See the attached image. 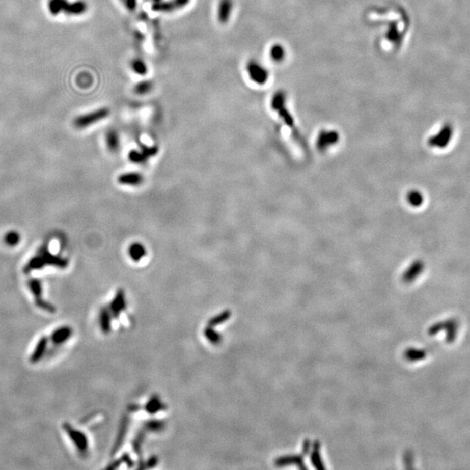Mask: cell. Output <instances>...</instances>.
I'll return each mask as SVG.
<instances>
[{
    "instance_id": "obj_14",
    "label": "cell",
    "mask_w": 470,
    "mask_h": 470,
    "mask_svg": "<svg viewBox=\"0 0 470 470\" xmlns=\"http://www.w3.org/2000/svg\"><path fill=\"white\" fill-rule=\"evenodd\" d=\"M438 326L444 327L447 330V341L448 342H452L455 341V336L457 333V322L455 320L447 321L444 323H438Z\"/></svg>"
},
{
    "instance_id": "obj_5",
    "label": "cell",
    "mask_w": 470,
    "mask_h": 470,
    "mask_svg": "<svg viewBox=\"0 0 470 470\" xmlns=\"http://www.w3.org/2000/svg\"><path fill=\"white\" fill-rule=\"evenodd\" d=\"M190 1L191 0H162L158 3L152 4V10L155 12L171 13L185 8L188 6Z\"/></svg>"
},
{
    "instance_id": "obj_16",
    "label": "cell",
    "mask_w": 470,
    "mask_h": 470,
    "mask_svg": "<svg viewBox=\"0 0 470 470\" xmlns=\"http://www.w3.org/2000/svg\"><path fill=\"white\" fill-rule=\"evenodd\" d=\"M69 433L73 441L78 445L79 450L82 452H86L87 450L88 444H87V438L85 436V434L79 433L78 431H73L72 429H70Z\"/></svg>"
},
{
    "instance_id": "obj_7",
    "label": "cell",
    "mask_w": 470,
    "mask_h": 470,
    "mask_svg": "<svg viewBox=\"0 0 470 470\" xmlns=\"http://www.w3.org/2000/svg\"><path fill=\"white\" fill-rule=\"evenodd\" d=\"M452 127L449 125H446L441 128L439 133L430 139L429 144L433 147H440V148L447 147L452 138Z\"/></svg>"
},
{
    "instance_id": "obj_24",
    "label": "cell",
    "mask_w": 470,
    "mask_h": 470,
    "mask_svg": "<svg viewBox=\"0 0 470 470\" xmlns=\"http://www.w3.org/2000/svg\"><path fill=\"white\" fill-rule=\"evenodd\" d=\"M128 12H134L138 7V0H120Z\"/></svg>"
},
{
    "instance_id": "obj_27",
    "label": "cell",
    "mask_w": 470,
    "mask_h": 470,
    "mask_svg": "<svg viewBox=\"0 0 470 470\" xmlns=\"http://www.w3.org/2000/svg\"><path fill=\"white\" fill-rule=\"evenodd\" d=\"M162 427L161 422H156L154 421L153 422H150L148 423V428H149L151 431H159L161 430Z\"/></svg>"
},
{
    "instance_id": "obj_17",
    "label": "cell",
    "mask_w": 470,
    "mask_h": 470,
    "mask_svg": "<svg viewBox=\"0 0 470 470\" xmlns=\"http://www.w3.org/2000/svg\"><path fill=\"white\" fill-rule=\"evenodd\" d=\"M164 408V405L161 401L157 396H154L150 399L149 401L146 405V410L149 413H156L161 411Z\"/></svg>"
},
{
    "instance_id": "obj_21",
    "label": "cell",
    "mask_w": 470,
    "mask_h": 470,
    "mask_svg": "<svg viewBox=\"0 0 470 470\" xmlns=\"http://www.w3.org/2000/svg\"><path fill=\"white\" fill-rule=\"evenodd\" d=\"M231 316V312L229 311H224L219 314L217 316H214V317L212 318L210 320L209 323L210 326H216V325H220L222 323H224L225 321H228V319L230 318Z\"/></svg>"
},
{
    "instance_id": "obj_23",
    "label": "cell",
    "mask_w": 470,
    "mask_h": 470,
    "mask_svg": "<svg viewBox=\"0 0 470 470\" xmlns=\"http://www.w3.org/2000/svg\"><path fill=\"white\" fill-rule=\"evenodd\" d=\"M425 356V352L417 350V349H409L406 353V357L409 361H418V360L423 359Z\"/></svg>"
},
{
    "instance_id": "obj_22",
    "label": "cell",
    "mask_w": 470,
    "mask_h": 470,
    "mask_svg": "<svg viewBox=\"0 0 470 470\" xmlns=\"http://www.w3.org/2000/svg\"><path fill=\"white\" fill-rule=\"evenodd\" d=\"M205 336L210 342H212L213 344H218L222 342V336L210 326L205 329Z\"/></svg>"
},
{
    "instance_id": "obj_3",
    "label": "cell",
    "mask_w": 470,
    "mask_h": 470,
    "mask_svg": "<svg viewBox=\"0 0 470 470\" xmlns=\"http://www.w3.org/2000/svg\"><path fill=\"white\" fill-rule=\"evenodd\" d=\"M111 111L108 107H101L94 111L82 114L78 117L75 118L73 125L78 129H84L95 124L99 123L102 120L107 119L110 116Z\"/></svg>"
},
{
    "instance_id": "obj_11",
    "label": "cell",
    "mask_w": 470,
    "mask_h": 470,
    "mask_svg": "<svg viewBox=\"0 0 470 470\" xmlns=\"http://www.w3.org/2000/svg\"><path fill=\"white\" fill-rule=\"evenodd\" d=\"M105 142H106V147L108 150L111 153H117L120 147V135L118 133L116 130L111 129L106 132L105 135Z\"/></svg>"
},
{
    "instance_id": "obj_6",
    "label": "cell",
    "mask_w": 470,
    "mask_h": 470,
    "mask_svg": "<svg viewBox=\"0 0 470 470\" xmlns=\"http://www.w3.org/2000/svg\"><path fill=\"white\" fill-rule=\"evenodd\" d=\"M234 0H219L217 7V19L222 24H228L234 12Z\"/></svg>"
},
{
    "instance_id": "obj_1",
    "label": "cell",
    "mask_w": 470,
    "mask_h": 470,
    "mask_svg": "<svg viewBox=\"0 0 470 470\" xmlns=\"http://www.w3.org/2000/svg\"><path fill=\"white\" fill-rule=\"evenodd\" d=\"M46 266L65 268L68 266V261L66 258L52 255L46 246H42L37 253V255H34L30 261L27 262L24 271L26 272H32L34 270L43 269V267Z\"/></svg>"
},
{
    "instance_id": "obj_26",
    "label": "cell",
    "mask_w": 470,
    "mask_h": 470,
    "mask_svg": "<svg viewBox=\"0 0 470 470\" xmlns=\"http://www.w3.org/2000/svg\"><path fill=\"white\" fill-rule=\"evenodd\" d=\"M409 200H410L411 203L413 204V205H417V206L422 203V196L420 193H417V192L412 193L410 197H409Z\"/></svg>"
},
{
    "instance_id": "obj_2",
    "label": "cell",
    "mask_w": 470,
    "mask_h": 470,
    "mask_svg": "<svg viewBox=\"0 0 470 470\" xmlns=\"http://www.w3.org/2000/svg\"><path fill=\"white\" fill-rule=\"evenodd\" d=\"M48 8L52 15H58L60 12H64L67 15L79 16L87 12L88 6L87 2L83 0H78L72 3L67 0H50Z\"/></svg>"
},
{
    "instance_id": "obj_9",
    "label": "cell",
    "mask_w": 470,
    "mask_h": 470,
    "mask_svg": "<svg viewBox=\"0 0 470 470\" xmlns=\"http://www.w3.org/2000/svg\"><path fill=\"white\" fill-rule=\"evenodd\" d=\"M126 308V296L124 294L123 290H118L117 294L114 297V299L112 301L109 311L114 317L118 318V315H120L121 312L124 311Z\"/></svg>"
},
{
    "instance_id": "obj_10",
    "label": "cell",
    "mask_w": 470,
    "mask_h": 470,
    "mask_svg": "<svg viewBox=\"0 0 470 470\" xmlns=\"http://www.w3.org/2000/svg\"><path fill=\"white\" fill-rule=\"evenodd\" d=\"M146 246L141 242H133L129 246L128 255L134 262H139L147 255Z\"/></svg>"
},
{
    "instance_id": "obj_12",
    "label": "cell",
    "mask_w": 470,
    "mask_h": 470,
    "mask_svg": "<svg viewBox=\"0 0 470 470\" xmlns=\"http://www.w3.org/2000/svg\"><path fill=\"white\" fill-rule=\"evenodd\" d=\"M156 151L157 150L155 148H150V149L146 148L142 152L138 150H132L131 153H129V159L133 163H138V164L143 163L148 157L154 154Z\"/></svg>"
},
{
    "instance_id": "obj_13",
    "label": "cell",
    "mask_w": 470,
    "mask_h": 470,
    "mask_svg": "<svg viewBox=\"0 0 470 470\" xmlns=\"http://www.w3.org/2000/svg\"><path fill=\"white\" fill-rule=\"evenodd\" d=\"M130 67L135 74L139 76H146L148 73V66L147 62L141 58H134L131 60Z\"/></svg>"
},
{
    "instance_id": "obj_28",
    "label": "cell",
    "mask_w": 470,
    "mask_h": 470,
    "mask_svg": "<svg viewBox=\"0 0 470 470\" xmlns=\"http://www.w3.org/2000/svg\"><path fill=\"white\" fill-rule=\"evenodd\" d=\"M160 1H162V0H152L153 3H158V2H160Z\"/></svg>"
},
{
    "instance_id": "obj_25",
    "label": "cell",
    "mask_w": 470,
    "mask_h": 470,
    "mask_svg": "<svg viewBox=\"0 0 470 470\" xmlns=\"http://www.w3.org/2000/svg\"><path fill=\"white\" fill-rule=\"evenodd\" d=\"M422 268V267L421 266V264H417V265L413 267V269L410 270V271L408 272V273H407V277H408V279H409V280H412V279L414 278V277L421 272Z\"/></svg>"
},
{
    "instance_id": "obj_15",
    "label": "cell",
    "mask_w": 470,
    "mask_h": 470,
    "mask_svg": "<svg viewBox=\"0 0 470 470\" xmlns=\"http://www.w3.org/2000/svg\"><path fill=\"white\" fill-rule=\"evenodd\" d=\"M153 89V81L147 79V80L140 81L137 84L135 85L134 87H133V92L137 95L143 96V95H147L148 93H151Z\"/></svg>"
},
{
    "instance_id": "obj_18",
    "label": "cell",
    "mask_w": 470,
    "mask_h": 470,
    "mask_svg": "<svg viewBox=\"0 0 470 470\" xmlns=\"http://www.w3.org/2000/svg\"><path fill=\"white\" fill-rule=\"evenodd\" d=\"M111 313L109 309H103L100 315V325L103 332L107 334L111 329Z\"/></svg>"
},
{
    "instance_id": "obj_8",
    "label": "cell",
    "mask_w": 470,
    "mask_h": 470,
    "mask_svg": "<svg viewBox=\"0 0 470 470\" xmlns=\"http://www.w3.org/2000/svg\"><path fill=\"white\" fill-rule=\"evenodd\" d=\"M118 182L122 186L136 187L141 186V184L144 182V176L137 172L124 173L118 177Z\"/></svg>"
},
{
    "instance_id": "obj_19",
    "label": "cell",
    "mask_w": 470,
    "mask_h": 470,
    "mask_svg": "<svg viewBox=\"0 0 470 470\" xmlns=\"http://www.w3.org/2000/svg\"><path fill=\"white\" fill-rule=\"evenodd\" d=\"M21 236L17 231H10L4 237V241L8 246H15L20 242Z\"/></svg>"
},
{
    "instance_id": "obj_4",
    "label": "cell",
    "mask_w": 470,
    "mask_h": 470,
    "mask_svg": "<svg viewBox=\"0 0 470 470\" xmlns=\"http://www.w3.org/2000/svg\"><path fill=\"white\" fill-rule=\"evenodd\" d=\"M246 72L250 80L259 86L266 84L269 78V72L267 68L256 60H250L246 64Z\"/></svg>"
},
{
    "instance_id": "obj_20",
    "label": "cell",
    "mask_w": 470,
    "mask_h": 470,
    "mask_svg": "<svg viewBox=\"0 0 470 470\" xmlns=\"http://www.w3.org/2000/svg\"><path fill=\"white\" fill-rule=\"evenodd\" d=\"M270 57L276 62H280L284 59L285 50L281 45H274L270 49Z\"/></svg>"
}]
</instances>
